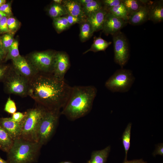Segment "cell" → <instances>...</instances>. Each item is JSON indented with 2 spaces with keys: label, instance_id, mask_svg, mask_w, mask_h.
Returning a JSON list of instances; mask_svg holds the SVG:
<instances>
[{
  "label": "cell",
  "instance_id": "obj_9",
  "mask_svg": "<svg viewBox=\"0 0 163 163\" xmlns=\"http://www.w3.org/2000/svg\"><path fill=\"white\" fill-rule=\"evenodd\" d=\"M113 36L114 51V61L122 68L127 63L129 57L128 40L120 31Z\"/></svg>",
  "mask_w": 163,
  "mask_h": 163
},
{
  "label": "cell",
  "instance_id": "obj_31",
  "mask_svg": "<svg viewBox=\"0 0 163 163\" xmlns=\"http://www.w3.org/2000/svg\"><path fill=\"white\" fill-rule=\"evenodd\" d=\"M11 67L6 65H0V82H3L9 72Z\"/></svg>",
  "mask_w": 163,
  "mask_h": 163
},
{
  "label": "cell",
  "instance_id": "obj_1",
  "mask_svg": "<svg viewBox=\"0 0 163 163\" xmlns=\"http://www.w3.org/2000/svg\"><path fill=\"white\" fill-rule=\"evenodd\" d=\"M72 87L65 79L58 78L52 73L38 72L29 82L28 96L46 109L60 110Z\"/></svg>",
  "mask_w": 163,
  "mask_h": 163
},
{
  "label": "cell",
  "instance_id": "obj_8",
  "mask_svg": "<svg viewBox=\"0 0 163 163\" xmlns=\"http://www.w3.org/2000/svg\"><path fill=\"white\" fill-rule=\"evenodd\" d=\"M56 52L52 51L36 52L27 58L39 72L53 73Z\"/></svg>",
  "mask_w": 163,
  "mask_h": 163
},
{
  "label": "cell",
  "instance_id": "obj_17",
  "mask_svg": "<svg viewBox=\"0 0 163 163\" xmlns=\"http://www.w3.org/2000/svg\"><path fill=\"white\" fill-rule=\"evenodd\" d=\"M107 13V10L103 7L99 11L87 17L86 19L92 26L94 32L102 30Z\"/></svg>",
  "mask_w": 163,
  "mask_h": 163
},
{
  "label": "cell",
  "instance_id": "obj_18",
  "mask_svg": "<svg viewBox=\"0 0 163 163\" xmlns=\"http://www.w3.org/2000/svg\"><path fill=\"white\" fill-rule=\"evenodd\" d=\"M110 148L109 145L103 149L93 151L88 163H106Z\"/></svg>",
  "mask_w": 163,
  "mask_h": 163
},
{
  "label": "cell",
  "instance_id": "obj_42",
  "mask_svg": "<svg viewBox=\"0 0 163 163\" xmlns=\"http://www.w3.org/2000/svg\"><path fill=\"white\" fill-rule=\"evenodd\" d=\"M54 3L59 5H62L63 0H53Z\"/></svg>",
  "mask_w": 163,
  "mask_h": 163
},
{
  "label": "cell",
  "instance_id": "obj_15",
  "mask_svg": "<svg viewBox=\"0 0 163 163\" xmlns=\"http://www.w3.org/2000/svg\"><path fill=\"white\" fill-rule=\"evenodd\" d=\"M149 20L155 23L163 21V0L150 1L149 8Z\"/></svg>",
  "mask_w": 163,
  "mask_h": 163
},
{
  "label": "cell",
  "instance_id": "obj_34",
  "mask_svg": "<svg viewBox=\"0 0 163 163\" xmlns=\"http://www.w3.org/2000/svg\"><path fill=\"white\" fill-rule=\"evenodd\" d=\"M25 116L24 113L20 112H16L12 114L11 117L12 119L14 121L21 123L23 120Z\"/></svg>",
  "mask_w": 163,
  "mask_h": 163
},
{
  "label": "cell",
  "instance_id": "obj_23",
  "mask_svg": "<svg viewBox=\"0 0 163 163\" xmlns=\"http://www.w3.org/2000/svg\"><path fill=\"white\" fill-rule=\"evenodd\" d=\"M83 12L87 17L97 12L103 8L101 1L92 0L87 4L82 6Z\"/></svg>",
  "mask_w": 163,
  "mask_h": 163
},
{
  "label": "cell",
  "instance_id": "obj_24",
  "mask_svg": "<svg viewBox=\"0 0 163 163\" xmlns=\"http://www.w3.org/2000/svg\"><path fill=\"white\" fill-rule=\"evenodd\" d=\"M48 13L50 17L53 19L68 14L65 7L62 5L55 3L50 6L48 10Z\"/></svg>",
  "mask_w": 163,
  "mask_h": 163
},
{
  "label": "cell",
  "instance_id": "obj_26",
  "mask_svg": "<svg viewBox=\"0 0 163 163\" xmlns=\"http://www.w3.org/2000/svg\"><path fill=\"white\" fill-rule=\"evenodd\" d=\"M131 126L132 123H130L128 124L122 137L123 144L125 152L124 160H127V153L130 146Z\"/></svg>",
  "mask_w": 163,
  "mask_h": 163
},
{
  "label": "cell",
  "instance_id": "obj_33",
  "mask_svg": "<svg viewBox=\"0 0 163 163\" xmlns=\"http://www.w3.org/2000/svg\"><path fill=\"white\" fill-rule=\"evenodd\" d=\"M65 16L67 18L70 26L76 23L80 24L85 20L69 14H67Z\"/></svg>",
  "mask_w": 163,
  "mask_h": 163
},
{
  "label": "cell",
  "instance_id": "obj_19",
  "mask_svg": "<svg viewBox=\"0 0 163 163\" xmlns=\"http://www.w3.org/2000/svg\"><path fill=\"white\" fill-rule=\"evenodd\" d=\"M14 141L8 133L0 125V150L7 153L13 145Z\"/></svg>",
  "mask_w": 163,
  "mask_h": 163
},
{
  "label": "cell",
  "instance_id": "obj_45",
  "mask_svg": "<svg viewBox=\"0 0 163 163\" xmlns=\"http://www.w3.org/2000/svg\"><path fill=\"white\" fill-rule=\"evenodd\" d=\"M6 1L5 0H0V7L2 5L5 3Z\"/></svg>",
  "mask_w": 163,
  "mask_h": 163
},
{
  "label": "cell",
  "instance_id": "obj_37",
  "mask_svg": "<svg viewBox=\"0 0 163 163\" xmlns=\"http://www.w3.org/2000/svg\"><path fill=\"white\" fill-rule=\"evenodd\" d=\"M0 10L6 14H11V11L10 5L8 4H4L0 7Z\"/></svg>",
  "mask_w": 163,
  "mask_h": 163
},
{
  "label": "cell",
  "instance_id": "obj_32",
  "mask_svg": "<svg viewBox=\"0 0 163 163\" xmlns=\"http://www.w3.org/2000/svg\"><path fill=\"white\" fill-rule=\"evenodd\" d=\"M7 23L9 31H15L18 27L17 21L14 18L10 17L7 19Z\"/></svg>",
  "mask_w": 163,
  "mask_h": 163
},
{
  "label": "cell",
  "instance_id": "obj_10",
  "mask_svg": "<svg viewBox=\"0 0 163 163\" xmlns=\"http://www.w3.org/2000/svg\"><path fill=\"white\" fill-rule=\"evenodd\" d=\"M12 60V68L29 82L39 72L27 58L20 55Z\"/></svg>",
  "mask_w": 163,
  "mask_h": 163
},
{
  "label": "cell",
  "instance_id": "obj_30",
  "mask_svg": "<svg viewBox=\"0 0 163 163\" xmlns=\"http://www.w3.org/2000/svg\"><path fill=\"white\" fill-rule=\"evenodd\" d=\"M101 1L103 7L107 10L122 3L121 0H103Z\"/></svg>",
  "mask_w": 163,
  "mask_h": 163
},
{
  "label": "cell",
  "instance_id": "obj_29",
  "mask_svg": "<svg viewBox=\"0 0 163 163\" xmlns=\"http://www.w3.org/2000/svg\"><path fill=\"white\" fill-rule=\"evenodd\" d=\"M4 110L7 113L13 114L17 110V107L15 102L9 97L5 104Z\"/></svg>",
  "mask_w": 163,
  "mask_h": 163
},
{
  "label": "cell",
  "instance_id": "obj_5",
  "mask_svg": "<svg viewBox=\"0 0 163 163\" xmlns=\"http://www.w3.org/2000/svg\"><path fill=\"white\" fill-rule=\"evenodd\" d=\"M61 115L60 110L46 109L37 131V142L41 145L46 144L54 135Z\"/></svg>",
  "mask_w": 163,
  "mask_h": 163
},
{
  "label": "cell",
  "instance_id": "obj_38",
  "mask_svg": "<svg viewBox=\"0 0 163 163\" xmlns=\"http://www.w3.org/2000/svg\"><path fill=\"white\" fill-rule=\"evenodd\" d=\"M14 41L13 38L11 35L8 34V36L7 42L3 46V49L5 52V50H8V48L11 46Z\"/></svg>",
  "mask_w": 163,
  "mask_h": 163
},
{
  "label": "cell",
  "instance_id": "obj_35",
  "mask_svg": "<svg viewBox=\"0 0 163 163\" xmlns=\"http://www.w3.org/2000/svg\"><path fill=\"white\" fill-rule=\"evenodd\" d=\"M7 18L6 17H4L0 20V31L2 32H8L7 23Z\"/></svg>",
  "mask_w": 163,
  "mask_h": 163
},
{
  "label": "cell",
  "instance_id": "obj_16",
  "mask_svg": "<svg viewBox=\"0 0 163 163\" xmlns=\"http://www.w3.org/2000/svg\"><path fill=\"white\" fill-rule=\"evenodd\" d=\"M68 14L79 18L83 20L87 19L83 12L82 6L77 0H63L62 4Z\"/></svg>",
  "mask_w": 163,
  "mask_h": 163
},
{
  "label": "cell",
  "instance_id": "obj_40",
  "mask_svg": "<svg viewBox=\"0 0 163 163\" xmlns=\"http://www.w3.org/2000/svg\"><path fill=\"white\" fill-rule=\"evenodd\" d=\"M6 56L5 52L2 47L0 46V62L5 59Z\"/></svg>",
  "mask_w": 163,
  "mask_h": 163
},
{
  "label": "cell",
  "instance_id": "obj_12",
  "mask_svg": "<svg viewBox=\"0 0 163 163\" xmlns=\"http://www.w3.org/2000/svg\"><path fill=\"white\" fill-rule=\"evenodd\" d=\"M128 22L108 12L106 15L102 30L106 35H112L120 31Z\"/></svg>",
  "mask_w": 163,
  "mask_h": 163
},
{
  "label": "cell",
  "instance_id": "obj_21",
  "mask_svg": "<svg viewBox=\"0 0 163 163\" xmlns=\"http://www.w3.org/2000/svg\"><path fill=\"white\" fill-rule=\"evenodd\" d=\"M125 7L128 16L138 11L142 6L147 3L149 0H121Z\"/></svg>",
  "mask_w": 163,
  "mask_h": 163
},
{
  "label": "cell",
  "instance_id": "obj_25",
  "mask_svg": "<svg viewBox=\"0 0 163 163\" xmlns=\"http://www.w3.org/2000/svg\"><path fill=\"white\" fill-rule=\"evenodd\" d=\"M109 12L115 16L122 19L128 22V16L126 9L122 3L107 10Z\"/></svg>",
  "mask_w": 163,
  "mask_h": 163
},
{
  "label": "cell",
  "instance_id": "obj_27",
  "mask_svg": "<svg viewBox=\"0 0 163 163\" xmlns=\"http://www.w3.org/2000/svg\"><path fill=\"white\" fill-rule=\"evenodd\" d=\"M53 24L56 30L59 33L67 29L70 27L65 16L53 19Z\"/></svg>",
  "mask_w": 163,
  "mask_h": 163
},
{
  "label": "cell",
  "instance_id": "obj_43",
  "mask_svg": "<svg viewBox=\"0 0 163 163\" xmlns=\"http://www.w3.org/2000/svg\"><path fill=\"white\" fill-rule=\"evenodd\" d=\"M6 14L0 10V20L4 17H6Z\"/></svg>",
  "mask_w": 163,
  "mask_h": 163
},
{
  "label": "cell",
  "instance_id": "obj_4",
  "mask_svg": "<svg viewBox=\"0 0 163 163\" xmlns=\"http://www.w3.org/2000/svg\"><path fill=\"white\" fill-rule=\"evenodd\" d=\"M46 110L38 104L36 107L28 109L24 112L25 116L21 122L20 138L37 142V134L40 120Z\"/></svg>",
  "mask_w": 163,
  "mask_h": 163
},
{
  "label": "cell",
  "instance_id": "obj_22",
  "mask_svg": "<svg viewBox=\"0 0 163 163\" xmlns=\"http://www.w3.org/2000/svg\"><path fill=\"white\" fill-rule=\"evenodd\" d=\"M111 43V42L107 41L101 37H95L90 48L84 52L83 54H85L89 51L97 52L100 51H104Z\"/></svg>",
  "mask_w": 163,
  "mask_h": 163
},
{
  "label": "cell",
  "instance_id": "obj_3",
  "mask_svg": "<svg viewBox=\"0 0 163 163\" xmlns=\"http://www.w3.org/2000/svg\"><path fill=\"white\" fill-rule=\"evenodd\" d=\"M42 146L37 142L19 138L7 152L8 163H33L37 161Z\"/></svg>",
  "mask_w": 163,
  "mask_h": 163
},
{
  "label": "cell",
  "instance_id": "obj_20",
  "mask_svg": "<svg viewBox=\"0 0 163 163\" xmlns=\"http://www.w3.org/2000/svg\"><path fill=\"white\" fill-rule=\"evenodd\" d=\"M80 24V39L82 42H85L92 36L94 32L92 26L87 19Z\"/></svg>",
  "mask_w": 163,
  "mask_h": 163
},
{
  "label": "cell",
  "instance_id": "obj_14",
  "mask_svg": "<svg viewBox=\"0 0 163 163\" xmlns=\"http://www.w3.org/2000/svg\"><path fill=\"white\" fill-rule=\"evenodd\" d=\"M150 1L142 6L138 11L128 17V23L133 25H139L149 20V8Z\"/></svg>",
  "mask_w": 163,
  "mask_h": 163
},
{
  "label": "cell",
  "instance_id": "obj_13",
  "mask_svg": "<svg viewBox=\"0 0 163 163\" xmlns=\"http://www.w3.org/2000/svg\"><path fill=\"white\" fill-rule=\"evenodd\" d=\"M0 125L14 140L20 138L21 123L16 122L11 117L0 118Z\"/></svg>",
  "mask_w": 163,
  "mask_h": 163
},
{
  "label": "cell",
  "instance_id": "obj_11",
  "mask_svg": "<svg viewBox=\"0 0 163 163\" xmlns=\"http://www.w3.org/2000/svg\"><path fill=\"white\" fill-rule=\"evenodd\" d=\"M70 66V60L68 55L65 52H56L52 73L53 75L58 78L64 79L65 75Z\"/></svg>",
  "mask_w": 163,
  "mask_h": 163
},
{
  "label": "cell",
  "instance_id": "obj_41",
  "mask_svg": "<svg viewBox=\"0 0 163 163\" xmlns=\"http://www.w3.org/2000/svg\"><path fill=\"white\" fill-rule=\"evenodd\" d=\"M92 0H77L78 3L82 6H84L89 3Z\"/></svg>",
  "mask_w": 163,
  "mask_h": 163
},
{
  "label": "cell",
  "instance_id": "obj_7",
  "mask_svg": "<svg viewBox=\"0 0 163 163\" xmlns=\"http://www.w3.org/2000/svg\"><path fill=\"white\" fill-rule=\"evenodd\" d=\"M3 82L4 91L6 93L22 97L28 96L29 82L16 72L12 67Z\"/></svg>",
  "mask_w": 163,
  "mask_h": 163
},
{
  "label": "cell",
  "instance_id": "obj_36",
  "mask_svg": "<svg viewBox=\"0 0 163 163\" xmlns=\"http://www.w3.org/2000/svg\"><path fill=\"white\" fill-rule=\"evenodd\" d=\"M163 155V144L162 143L158 144L156 147V149L153 153L154 156L156 155Z\"/></svg>",
  "mask_w": 163,
  "mask_h": 163
},
{
  "label": "cell",
  "instance_id": "obj_44",
  "mask_svg": "<svg viewBox=\"0 0 163 163\" xmlns=\"http://www.w3.org/2000/svg\"><path fill=\"white\" fill-rule=\"evenodd\" d=\"M0 163H8V162L7 161L5 160L0 156Z\"/></svg>",
  "mask_w": 163,
  "mask_h": 163
},
{
  "label": "cell",
  "instance_id": "obj_2",
  "mask_svg": "<svg viewBox=\"0 0 163 163\" xmlns=\"http://www.w3.org/2000/svg\"><path fill=\"white\" fill-rule=\"evenodd\" d=\"M97 91V88L92 85L72 87L68 99L61 111V115L71 121L87 115L91 110Z\"/></svg>",
  "mask_w": 163,
  "mask_h": 163
},
{
  "label": "cell",
  "instance_id": "obj_39",
  "mask_svg": "<svg viewBox=\"0 0 163 163\" xmlns=\"http://www.w3.org/2000/svg\"><path fill=\"white\" fill-rule=\"evenodd\" d=\"M123 163H147L142 159L133 160L131 161L124 160Z\"/></svg>",
  "mask_w": 163,
  "mask_h": 163
},
{
  "label": "cell",
  "instance_id": "obj_6",
  "mask_svg": "<svg viewBox=\"0 0 163 163\" xmlns=\"http://www.w3.org/2000/svg\"><path fill=\"white\" fill-rule=\"evenodd\" d=\"M135 78L132 72L122 68L117 70L105 83V86L113 92H125L130 88Z\"/></svg>",
  "mask_w": 163,
  "mask_h": 163
},
{
  "label": "cell",
  "instance_id": "obj_46",
  "mask_svg": "<svg viewBox=\"0 0 163 163\" xmlns=\"http://www.w3.org/2000/svg\"><path fill=\"white\" fill-rule=\"evenodd\" d=\"M59 163H74L73 162H72L71 161H61V162H60ZM85 163H88L87 162Z\"/></svg>",
  "mask_w": 163,
  "mask_h": 163
},
{
  "label": "cell",
  "instance_id": "obj_28",
  "mask_svg": "<svg viewBox=\"0 0 163 163\" xmlns=\"http://www.w3.org/2000/svg\"><path fill=\"white\" fill-rule=\"evenodd\" d=\"M18 47V42L17 40H14L12 45L8 49L5 59V61L10 59L12 60L21 55Z\"/></svg>",
  "mask_w": 163,
  "mask_h": 163
}]
</instances>
